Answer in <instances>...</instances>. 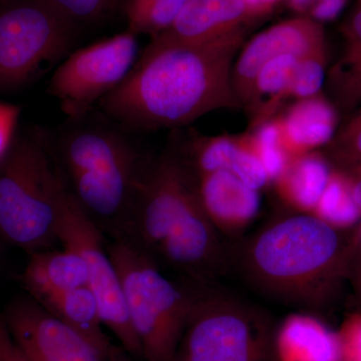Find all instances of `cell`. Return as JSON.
Instances as JSON below:
<instances>
[{
  "mask_svg": "<svg viewBox=\"0 0 361 361\" xmlns=\"http://www.w3.org/2000/svg\"><path fill=\"white\" fill-rule=\"evenodd\" d=\"M247 32L194 42L154 37L99 106L137 130L183 127L211 111L240 109L232 71Z\"/></svg>",
  "mask_w": 361,
  "mask_h": 361,
  "instance_id": "6da1fadb",
  "label": "cell"
},
{
  "mask_svg": "<svg viewBox=\"0 0 361 361\" xmlns=\"http://www.w3.org/2000/svg\"><path fill=\"white\" fill-rule=\"evenodd\" d=\"M231 257L259 293L307 312L322 305L341 270V237L314 214H289L259 230Z\"/></svg>",
  "mask_w": 361,
  "mask_h": 361,
  "instance_id": "7a4b0ae2",
  "label": "cell"
},
{
  "mask_svg": "<svg viewBox=\"0 0 361 361\" xmlns=\"http://www.w3.org/2000/svg\"><path fill=\"white\" fill-rule=\"evenodd\" d=\"M68 191L114 241L122 237L145 160L121 133L101 127L71 130L59 144Z\"/></svg>",
  "mask_w": 361,
  "mask_h": 361,
  "instance_id": "3957f363",
  "label": "cell"
},
{
  "mask_svg": "<svg viewBox=\"0 0 361 361\" xmlns=\"http://www.w3.org/2000/svg\"><path fill=\"white\" fill-rule=\"evenodd\" d=\"M66 190L47 140L16 137L0 160V239L28 254L54 248Z\"/></svg>",
  "mask_w": 361,
  "mask_h": 361,
  "instance_id": "277c9868",
  "label": "cell"
},
{
  "mask_svg": "<svg viewBox=\"0 0 361 361\" xmlns=\"http://www.w3.org/2000/svg\"><path fill=\"white\" fill-rule=\"evenodd\" d=\"M122 282L142 361H175L193 307V280L169 279L155 261L123 242L108 248Z\"/></svg>",
  "mask_w": 361,
  "mask_h": 361,
  "instance_id": "5b68a950",
  "label": "cell"
},
{
  "mask_svg": "<svg viewBox=\"0 0 361 361\" xmlns=\"http://www.w3.org/2000/svg\"><path fill=\"white\" fill-rule=\"evenodd\" d=\"M193 281V307L175 361H277L276 325L265 310L213 282Z\"/></svg>",
  "mask_w": 361,
  "mask_h": 361,
  "instance_id": "8992f818",
  "label": "cell"
},
{
  "mask_svg": "<svg viewBox=\"0 0 361 361\" xmlns=\"http://www.w3.org/2000/svg\"><path fill=\"white\" fill-rule=\"evenodd\" d=\"M80 26L45 0H0V92L30 84L66 59Z\"/></svg>",
  "mask_w": 361,
  "mask_h": 361,
  "instance_id": "52a82bcc",
  "label": "cell"
},
{
  "mask_svg": "<svg viewBox=\"0 0 361 361\" xmlns=\"http://www.w3.org/2000/svg\"><path fill=\"white\" fill-rule=\"evenodd\" d=\"M201 203L196 176L177 147L168 149L145 161L129 221L116 241L155 261L169 235Z\"/></svg>",
  "mask_w": 361,
  "mask_h": 361,
  "instance_id": "ba28073f",
  "label": "cell"
},
{
  "mask_svg": "<svg viewBox=\"0 0 361 361\" xmlns=\"http://www.w3.org/2000/svg\"><path fill=\"white\" fill-rule=\"evenodd\" d=\"M137 37L129 30L118 33L71 52L58 66L47 92L68 118H85L129 75L139 56Z\"/></svg>",
  "mask_w": 361,
  "mask_h": 361,
  "instance_id": "9c48e42d",
  "label": "cell"
},
{
  "mask_svg": "<svg viewBox=\"0 0 361 361\" xmlns=\"http://www.w3.org/2000/svg\"><path fill=\"white\" fill-rule=\"evenodd\" d=\"M59 242L84 259L89 287L99 302L104 327L115 336L128 355L142 360L141 346L130 323L122 282L108 249L104 248V234L68 189L61 205Z\"/></svg>",
  "mask_w": 361,
  "mask_h": 361,
  "instance_id": "30bf717a",
  "label": "cell"
},
{
  "mask_svg": "<svg viewBox=\"0 0 361 361\" xmlns=\"http://www.w3.org/2000/svg\"><path fill=\"white\" fill-rule=\"evenodd\" d=\"M1 315L26 361H106L87 339L32 297L16 299Z\"/></svg>",
  "mask_w": 361,
  "mask_h": 361,
  "instance_id": "8fae6325",
  "label": "cell"
},
{
  "mask_svg": "<svg viewBox=\"0 0 361 361\" xmlns=\"http://www.w3.org/2000/svg\"><path fill=\"white\" fill-rule=\"evenodd\" d=\"M323 51H327L324 27L307 16H295L259 32L243 44L233 66V90L241 108L248 111L256 77L271 59L283 54L300 59Z\"/></svg>",
  "mask_w": 361,
  "mask_h": 361,
  "instance_id": "7c38bea8",
  "label": "cell"
},
{
  "mask_svg": "<svg viewBox=\"0 0 361 361\" xmlns=\"http://www.w3.org/2000/svg\"><path fill=\"white\" fill-rule=\"evenodd\" d=\"M207 215L221 235L236 236L255 219L260 209L258 190L247 186L227 170L197 178Z\"/></svg>",
  "mask_w": 361,
  "mask_h": 361,
  "instance_id": "4fadbf2b",
  "label": "cell"
},
{
  "mask_svg": "<svg viewBox=\"0 0 361 361\" xmlns=\"http://www.w3.org/2000/svg\"><path fill=\"white\" fill-rule=\"evenodd\" d=\"M258 21L243 0H189L172 25L158 37L179 42H206L249 30Z\"/></svg>",
  "mask_w": 361,
  "mask_h": 361,
  "instance_id": "5bb4252c",
  "label": "cell"
},
{
  "mask_svg": "<svg viewBox=\"0 0 361 361\" xmlns=\"http://www.w3.org/2000/svg\"><path fill=\"white\" fill-rule=\"evenodd\" d=\"M276 118L282 145L291 159L329 145L338 123L336 106L322 94L298 99Z\"/></svg>",
  "mask_w": 361,
  "mask_h": 361,
  "instance_id": "9a60e30c",
  "label": "cell"
},
{
  "mask_svg": "<svg viewBox=\"0 0 361 361\" xmlns=\"http://www.w3.org/2000/svg\"><path fill=\"white\" fill-rule=\"evenodd\" d=\"M20 281L28 296L37 301L89 286V275L82 256L63 247V250L51 248L30 254Z\"/></svg>",
  "mask_w": 361,
  "mask_h": 361,
  "instance_id": "2e32d148",
  "label": "cell"
},
{
  "mask_svg": "<svg viewBox=\"0 0 361 361\" xmlns=\"http://www.w3.org/2000/svg\"><path fill=\"white\" fill-rule=\"evenodd\" d=\"M277 361H337L336 332L307 312L293 313L276 326Z\"/></svg>",
  "mask_w": 361,
  "mask_h": 361,
  "instance_id": "e0dca14e",
  "label": "cell"
},
{
  "mask_svg": "<svg viewBox=\"0 0 361 361\" xmlns=\"http://www.w3.org/2000/svg\"><path fill=\"white\" fill-rule=\"evenodd\" d=\"M37 302L87 339L106 361L118 349L104 331L99 302L89 286L44 297Z\"/></svg>",
  "mask_w": 361,
  "mask_h": 361,
  "instance_id": "ac0fdd59",
  "label": "cell"
},
{
  "mask_svg": "<svg viewBox=\"0 0 361 361\" xmlns=\"http://www.w3.org/2000/svg\"><path fill=\"white\" fill-rule=\"evenodd\" d=\"M329 161L316 152L291 159L275 182L280 199L298 213H313L329 183Z\"/></svg>",
  "mask_w": 361,
  "mask_h": 361,
  "instance_id": "d6986e66",
  "label": "cell"
},
{
  "mask_svg": "<svg viewBox=\"0 0 361 361\" xmlns=\"http://www.w3.org/2000/svg\"><path fill=\"white\" fill-rule=\"evenodd\" d=\"M189 0H123L128 30L135 35L158 37L172 25Z\"/></svg>",
  "mask_w": 361,
  "mask_h": 361,
  "instance_id": "ffe728a7",
  "label": "cell"
},
{
  "mask_svg": "<svg viewBox=\"0 0 361 361\" xmlns=\"http://www.w3.org/2000/svg\"><path fill=\"white\" fill-rule=\"evenodd\" d=\"M312 214L334 228L349 227L357 222L361 211L353 198L348 176L332 171Z\"/></svg>",
  "mask_w": 361,
  "mask_h": 361,
  "instance_id": "44dd1931",
  "label": "cell"
},
{
  "mask_svg": "<svg viewBox=\"0 0 361 361\" xmlns=\"http://www.w3.org/2000/svg\"><path fill=\"white\" fill-rule=\"evenodd\" d=\"M250 133L254 151L262 163L270 182L282 174L291 161L281 141L279 123L276 116L252 128Z\"/></svg>",
  "mask_w": 361,
  "mask_h": 361,
  "instance_id": "7402d4cb",
  "label": "cell"
},
{
  "mask_svg": "<svg viewBox=\"0 0 361 361\" xmlns=\"http://www.w3.org/2000/svg\"><path fill=\"white\" fill-rule=\"evenodd\" d=\"M327 51L316 52L298 59L295 73L288 89L284 92L281 104L289 99H307L320 94L325 80Z\"/></svg>",
  "mask_w": 361,
  "mask_h": 361,
  "instance_id": "603a6c76",
  "label": "cell"
},
{
  "mask_svg": "<svg viewBox=\"0 0 361 361\" xmlns=\"http://www.w3.org/2000/svg\"><path fill=\"white\" fill-rule=\"evenodd\" d=\"M78 25L108 20L122 9L123 0H45Z\"/></svg>",
  "mask_w": 361,
  "mask_h": 361,
  "instance_id": "cb8c5ba5",
  "label": "cell"
},
{
  "mask_svg": "<svg viewBox=\"0 0 361 361\" xmlns=\"http://www.w3.org/2000/svg\"><path fill=\"white\" fill-rule=\"evenodd\" d=\"M329 151L334 160L342 165L361 164V109L329 142Z\"/></svg>",
  "mask_w": 361,
  "mask_h": 361,
  "instance_id": "d4e9b609",
  "label": "cell"
},
{
  "mask_svg": "<svg viewBox=\"0 0 361 361\" xmlns=\"http://www.w3.org/2000/svg\"><path fill=\"white\" fill-rule=\"evenodd\" d=\"M349 0H284L295 16H307L323 23L334 20L348 6Z\"/></svg>",
  "mask_w": 361,
  "mask_h": 361,
  "instance_id": "484cf974",
  "label": "cell"
},
{
  "mask_svg": "<svg viewBox=\"0 0 361 361\" xmlns=\"http://www.w3.org/2000/svg\"><path fill=\"white\" fill-rule=\"evenodd\" d=\"M337 361H361V314L349 316L336 332Z\"/></svg>",
  "mask_w": 361,
  "mask_h": 361,
  "instance_id": "4316f807",
  "label": "cell"
},
{
  "mask_svg": "<svg viewBox=\"0 0 361 361\" xmlns=\"http://www.w3.org/2000/svg\"><path fill=\"white\" fill-rule=\"evenodd\" d=\"M329 87L341 108H355L361 104V66L343 77L329 80Z\"/></svg>",
  "mask_w": 361,
  "mask_h": 361,
  "instance_id": "83f0119b",
  "label": "cell"
},
{
  "mask_svg": "<svg viewBox=\"0 0 361 361\" xmlns=\"http://www.w3.org/2000/svg\"><path fill=\"white\" fill-rule=\"evenodd\" d=\"M20 116V106L0 103V160L6 156L16 139V130Z\"/></svg>",
  "mask_w": 361,
  "mask_h": 361,
  "instance_id": "f1b7e54d",
  "label": "cell"
},
{
  "mask_svg": "<svg viewBox=\"0 0 361 361\" xmlns=\"http://www.w3.org/2000/svg\"><path fill=\"white\" fill-rule=\"evenodd\" d=\"M0 361H26L0 313Z\"/></svg>",
  "mask_w": 361,
  "mask_h": 361,
  "instance_id": "f546056e",
  "label": "cell"
},
{
  "mask_svg": "<svg viewBox=\"0 0 361 361\" xmlns=\"http://www.w3.org/2000/svg\"><path fill=\"white\" fill-rule=\"evenodd\" d=\"M243 1L250 7L256 18L259 20H262L274 13L275 9L284 2V0H243Z\"/></svg>",
  "mask_w": 361,
  "mask_h": 361,
  "instance_id": "4dcf8cb0",
  "label": "cell"
},
{
  "mask_svg": "<svg viewBox=\"0 0 361 361\" xmlns=\"http://www.w3.org/2000/svg\"><path fill=\"white\" fill-rule=\"evenodd\" d=\"M355 174L353 177H349V180H350L353 198L361 211V166H355Z\"/></svg>",
  "mask_w": 361,
  "mask_h": 361,
  "instance_id": "1f68e13d",
  "label": "cell"
},
{
  "mask_svg": "<svg viewBox=\"0 0 361 361\" xmlns=\"http://www.w3.org/2000/svg\"><path fill=\"white\" fill-rule=\"evenodd\" d=\"M126 351L122 348L116 349L114 355L111 356L109 361H132L126 356Z\"/></svg>",
  "mask_w": 361,
  "mask_h": 361,
  "instance_id": "d6a6232c",
  "label": "cell"
},
{
  "mask_svg": "<svg viewBox=\"0 0 361 361\" xmlns=\"http://www.w3.org/2000/svg\"><path fill=\"white\" fill-rule=\"evenodd\" d=\"M357 166H361V164H360V165H357Z\"/></svg>",
  "mask_w": 361,
  "mask_h": 361,
  "instance_id": "836d02e7",
  "label": "cell"
}]
</instances>
